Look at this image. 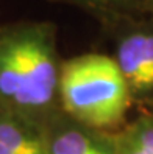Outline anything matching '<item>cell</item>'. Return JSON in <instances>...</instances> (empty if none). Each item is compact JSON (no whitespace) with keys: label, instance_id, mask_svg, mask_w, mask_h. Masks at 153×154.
<instances>
[{"label":"cell","instance_id":"cell-3","mask_svg":"<svg viewBox=\"0 0 153 154\" xmlns=\"http://www.w3.org/2000/svg\"><path fill=\"white\" fill-rule=\"evenodd\" d=\"M16 45L24 62V86L14 101L27 107L47 106L58 89L59 69L56 67L50 36L44 28H38L19 36Z\"/></svg>","mask_w":153,"mask_h":154},{"label":"cell","instance_id":"cell-1","mask_svg":"<svg viewBox=\"0 0 153 154\" xmlns=\"http://www.w3.org/2000/svg\"><path fill=\"white\" fill-rule=\"evenodd\" d=\"M58 90L70 119L97 131L117 128L131 106L114 58L100 53L66 61L59 67Z\"/></svg>","mask_w":153,"mask_h":154},{"label":"cell","instance_id":"cell-7","mask_svg":"<svg viewBox=\"0 0 153 154\" xmlns=\"http://www.w3.org/2000/svg\"><path fill=\"white\" fill-rule=\"evenodd\" d=\"M0 145L13 154H49L44 143L11 123L0 125Z\"/></svg>","mask_w":153,"mask_h":154},{"label":"cell","instance_id":"cell-5","mask_svg":"<svg viewBox=\"0 0 153 154\" xmlns=\"http://www.w3.org/2000/svg\"><path fill=\"white\" fill-rule=\"evenodd\" d=\"M114 139L117 154H153V112H144Z\"/></svg>","mask_w":153,"mask_h":154},{"label":"cell","instance_id":"cell-9","mask_svg":"<svg viewBox=\"0 0 153 154\" xmlns=\"http://www.w3.org/2000/svg\"><path fill=\"white\" fill-rule=\"evenodd\" d=\"M144 17L153 23V0H144Z\"/></svg>","mask_w":153,"mask_h":154},{"label":"cell","instance_id":"cell-2","mask_svg":"<svg viewBox=\"0 0 153 154\" xmlns=\"http://www.w3.org/2000/svg\"><path fill=\"white\" fill-rule=\"evenodd\" d=\"M123 28L117 34L116 56L131 103L153 109V23L145 17L120 20Z\"/></svg>","mask_w":153,"mask_h":154},{"label":"cell","instance_id":"cell-6","mask_svg":"<svg viewBox=\"0 0 153 154\" xmlns=\"http://www.w3.org/2000/svg\"><path fill=\"white\" fill-rule=\"evenodd\" d=\"M24 62L21 51L11 41L0 51V92L14 98L24 86Z\"/></svg>","mask_w":153,"mask_h":154},{"label":"cell","instance_id":"cell-4","mask_svg":"<svg viewBox=\"0 0 153 154\" xmlns=\"http://www.w3.org/2000/svg\"><path fill=\"white\" fill-rule=\"evenodd\" d=\"M49 154H117L114 137L69 128L56 134L49 145Z\"/></svg>","mask_w":153,"mask_h":154},{"label":"cell","instance_id":"cell-8","mask_svg":"<svg viewBox=\"0 0 153 154\" xmlns=\"http://www.w3.org/2000/svg\"><path fill=\"white\" fill-rule=\"evenodd\" d=\"M80 2L92 5L95 8L110 10L120 20L144 16V0H80Z\"/></svg>","mask_w":153,"mask_h":154},{"label":"cell","instance_id":"cell-11","mask_svg":"<svg viewBox=\"0 0 153 154\" xmlns=\"http://www.w3.org/2000/svg\"><path fill=\"white\" fill-rule=\"evenodd\" d=\"M150 112H153V109H151V111H150Z\"/></svg>","mask_w":153,"mask_h":154},{"label":"cell","instance_id":"cell-10","mask_svg":"<svg viewBox=\"0 0 153 154\" xmlns=\"http://www.w3.org/2000/svg\"><path fill=\"white\" fill-rule=\"evenodd\" d=\"M0 154H13V152H10L5 146H2V145H0Z\"/></svg>","mask_w":153,"mask_h":154}]
</instances>
